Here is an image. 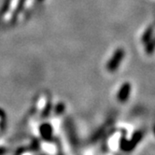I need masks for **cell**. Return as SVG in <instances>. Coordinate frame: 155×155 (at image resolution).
I'll return each instance as SVG.
<instances>
[{
  "instance_id": "obj_3",
  "label": "cell",
  "mask_w": 155,
  "mask_h": 155,
  "mask_svg": "<svg viewBox=\"0 0 155 155\" xmlns=\"http://www.w3.org/2000/svg\"><path fill=\"white\" fill-rule=\"evenodd\" d=\"M129 93H130V84L129 83H125L123 87H121V89L120 91L119 97L121 98V99H125L128 96Z\"/></svg>"
},
{
  "instance_id": "obj_2",
  "label": "cell",
  "mask_w": 155,
  "mask_h": 155,
  "mask_svg": "<svg viewBox=\"0 0 155 155\" xmlns=\"http://www.w3.org/2000/svg\"><path fill=\"white\" fill-rule=\"evenodd\" d=\"M154 31H155V25L154 24L150 25L143 33V35L141 37V42L143 44H147L152 38L154 35Z\"/></svg>"
},
{
  "instance_id": "obj_4",
  "label": "cell",
  "mask_w": 155,
  "mask_h": 155,
  "mask_svg": "<svg viewBox=\"0 0 155 155\" xmlns=\"http://www.w3.org/2000/svg\"><path fill=\"white\" fill-rule=\"evenodd\" d=\"M155 51V37H152V38L147 43V47H146V52L150 55L154 52Z\"/></svg>"
},
{
  "instance_id": "obj_1",
  "label": "cell",
  "mask_w": 155,
  "mask_h": 155,
  "mask_svg": "<svg viewBox=\"0 0 155 155\" xmlns=\"http://www.w3.org/2000/svg\"><path fill=\"white\" fill-rule=\"evenodd\" d=\"M125 56V51L123 48H118L114 52L112 57L109 59L107 68L108 69V71L110 72H114L117 70V68H119V65L120 64L121 61L124 60Z\"/></svg>"
}]
</instances>
